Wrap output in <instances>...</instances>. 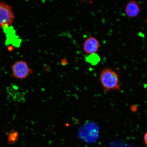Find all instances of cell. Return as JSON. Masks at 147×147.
<instances>
[{"mask_svg":"<svg viewBox=\"0 0 147 147\" xmlns=\"http://www.w3.org/2000/svg\"><path fill=\"white\" fill-rule=\"evenodd\" d=\"M100 80L105 92L120 90L118 75L110 68H106L103 70L100 74Z\"/></svg>","mask_w":147,"mask_h":147,"instance_id":"6da1fadb","label":"cell"},{"mask_svg":"<svg viewBox=\"0 0 147 147\" xmlns=\"http://www.w3.org/2000/svg\"><path fill=\"white\" fill-rule=\"evenodd\" d=\"M14 16L10 5L0 1V28L8 27L13 22Z\"/></svg>","mask_w":147,"mask_h":147,"instance_id":"7a4b0ae2","label":"cell"},{"mask_svg":"<svg viewBox=\"0 0 147 147\" xmlns=\"http://www.w3.org/2000/svg\"><path fill=\"white\" fill-rule=\"evenodd\" d=\"M13 76L16 79L23 80L26 78L34 71L26 62L20 60L13 64L11 67Z\"/></svg>","mask_w":147,"mask_h":147,"instance_id":"3957f363","label":"cell"},{"mask_svg":"<svg viewBox=\"0 0 147 147\" xmlns=\"http://www.w3.org/2000/svg\"><path fill=\"white\" fill-rule=\"evenodd\" d=\"M100 47V42L94 37H90L85 40L84 43L83 49L86 54L91 55L96 53Z\"/></svg>","mask_w":147,"mask_h":147,"instance_id":"277c9868","label":"cell"},{"mask_svg":"<svg viewBox=\"0 0 147 147\" xmlns=\"http://www.w3.org/2000/svg\"><path fill=\"white\" fill-rule=\"evenodd\" d=\"M139 3L135 1H130L127 3L125 7V12L128 17L135 18L139 16L141 12Z\"/></svg>","mask_w":147,"mask_h":147,"instance_id":"5b68a950","label":"cell"},{"mask_svg":"<svg viewBox=\"0 0 147 147\" xmlns=\"http://www.w3.org/2000/svg\"><path fill=\"white\" fill-rule=\"evenodd\" d=\"M19 134L18 131L12 129L8 135V142L9 144H13L19 139Z\"/></svg>","mask_w":147,"mask_h":147,"instance_id":"8992f818","label":"cell"},{"mask_svg":"<svg viewBox=\"0 0 147 147\" xmlns=\"http://www.w3.org/2000/svg\"><path fill=\"white\" fill-rule=\"evenodd\" d=\"M100 60V57L96 53L90 55L86 58V61L93 65H97Z\"/></svg>","mask_w":147,"mask_h":147,"instance_id":"52a82bcc","label":"cell"},{"mask_svg":"<svg viewBox=\"0 0 147 147\" xmlns=\"http://www.w3.org/2000/svg\"><path fill=\"white\" fill-rule=\"evenodd\" d=\"M144 141L145 144L147 146V131L145 134L144 136Z\"/></svg>","mask_w":147,"mask_h":147,"instance_id":"ba28073f","label":"cell"}]
</instances>
